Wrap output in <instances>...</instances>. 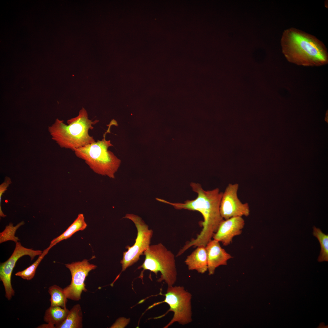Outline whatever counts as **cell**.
Wrapping results in <instances>:
<instances>
[{
    "label": "cell",
    "instance_id": "6da1fadb",
    "mask_svg": "<svg viewBox=\"0 0 328 328\" xmlns=\"http://www.w3.org/2000/svg\"><path fill=\"white\" fill-rule=\"evenodd\" d=\"M193 190L197 193L194 200H187L184 203H171L163 199L156 198L161 202L167 203L178 210L186 209L197 211L201 213L203 218L201 223L203 228L196 237L187 242L179 251L183 254L189 248L200 246H206L211 240L220 224L224 219L220 210V201L223 192L218 188L206 191L198 183H191L190 184Z\"/></svg>",
    "mask_w": 328,
    "mask_h": 328
},
{
    "label": "cell",
    "instance_id": "7a4b0ae2",
    "mask_svg": "<svg viewBox=\"0 0 328 328\" xmlns=\"http://www.w3.org/2000/svg\"><path fill=\"white\" fill-rule=\"evenodd\" d=\"M282 52L289 62L304 66H320L328 63L327 50L314 36L295 28L283 32L280 40Z\"/></svg>",
    "mask_w": 328,
    "mask_h": 328
},
{
    "label": "cell",
    "instance_id": "3957f363",
    "mask_svg": "<svg viewBox=\"0 0 328 328\" xmlns=\"http://www.w3.org/2000/svg\"><path fill=\"white\" fill-rule=\"evenodd\" d=\"M99 122L89 119L87 111L82 108L77 116L67 121V125L57 118L48 129L52 139L60 147L73 151L95 141L89 131Z\"/></svg>",
    "mask_w": 328,
    "mask_h": 328
},
{
    "label": "cell",
    "instance_id": "277c9868",
    "mask_svg": "<svg viewBox=\"0 0 328 328\" xmlns=\"http://www.w3.org/2000/svg\"><path fill=\"white\" fill-rule=\"evenodd\" d=\"M115 123V120L111 121L101 140L75 149L73 151L76 156L84 160L94 173L113 179L114 178V174L120 166L121 160L108 150V148L113 145L110 140L106 139L105 137L110 131L111 126Z\"/></svg>",
    "mask_w": 328,
    "mask_h": 328
},
{
    "label": "cell",
    "instance_id": "5b68a950",
    "mask_svg": "<svg viewBox=\"0 0 328 328\" xmlns=\"http://www.w3.org/2000/svg\"><path fill=\"white\" fill-rule=\"evenodd\" d=\"M145 258L138 269L149 270L156 275L161 273L158 282L164 281L168 286L173 285L177 280V272L175 257L162 243L150 245L143 254Z\"/></svg>",
    "mask_w": 328,
    "mask_h": 328
},
{
    "label": "cell",
    "instance_id": "8992f818",
    "mask_svg": "<svg viewBox=\"0 0 328 328\" xmlns=\"http://www.w3.org/2000/svg\"><path fill=\"white\" fill-rule=\"evenodd\" d=\"M163 295L165 297L163 301L155 303L150 307L164 302L169 306V309L166 313L156 318L162 317L170 311L173 312L172 319L164 328H167L176 322L184 325L192 322V295L190 292L182 286H168L166 293Z\"/></svg>",
    "mask_w": 328,
    "mask_h": 328
},
{
    "label": "cell",
    "instance_id": "52a82bcc",
    "mask_svg": "<svg viewBox=\"0 0 328 328\" xmlns=\"http://www.w3.org/2000/svg\"><path fill=\"white\" fill-rule=\"evenodd\" d=\"M123 218L129 219L134 222L137 228V234L134 245L131 247L127 246L128 251L123 252L122 259L120 261L122 272L124 271L138 261L140 256L143 255L149 246L153 233L152 230L149 229L148 226L139 216L127 214Z\"/></svg>",
    "mask_w": 328,
    "mask_h": 328
},
{
    "label": "cell",
    "instance_id": "ba28073f",
    "mask_svg": "<svg viewBox=\"0 0 328 328\" xmlns=\"http://www.w3.org/2000/svg\"><path fill=\"white\" fill-rule=\"evenodd\" d=\"M70 271L71 280L70 284L63 289L68 299L79 301L83 292H86L85 281L89 272L96 268L97 266L90 264L88 260L73 262L65 264Z\"/></svg>",
    "mask_w": 328,
    "mask_h": 328
},
{
    "label": "cell",
    "instance_id": "9c48e42d",
    "mask_svg": "<svg viewBox=\"0 0 328 328\" xmlns=\"http://www.w3.org/2000/svg\"><path fill=\"white\" fill-rule=\"evenodd\" d=\"M43 251L34 250L22 246L21 243H15V249L9 258L0 265V280L2 283L5 292V296L10 300L15 295V291L11 284V279L12 271L18 259L25 255H28L32 260L35 257L41 255Z\"/></svg>",
    "mask_w": 328,
    "mask_h": 328
},
{
    "label": "cell",
    "instance_id": "30bf717a",
    "mask_svg": "<svg viewBox=\"0 0 328 328\" xmlns=\"http://www.w3.org/2000/svg\"><path fill=\"white\" fill-rule=\"evenodd\" d=\"M238 184L229 183L223 193L220 210L224 220L236 217H248L250 214L248 203H242L238 197Z\"/></svg>",
    "mask_w": 328,
    "mask_h": 328
},
{
    "label": "cell",
    "instance_id": "8fae6325",
    "mask_svg": "<svg viewBox=\"0 0 328 328\" xmlns=\"http://www.w3.org/2000/svg\"><path fill=\"white\" fill-rule=\"evenodd\" d=\"M245 225L242 217H236L224 220L214 234V239L227 246L232 243L233 238L241 234Z\"/></svg>",
    "mask_w": 328,
    "mask_h": 328
},
{
    "label": "cell",
    "instance_id": "7c38bea8",
    "mask_svg": "<svg viewBox=\"0 0 328 328\" xmlns=\"http://www.w3.org/2000/svg\"><path fill=\"white\" fill-rule=\"evenodd\" d=\"M207 256L208 271L209 275H213L217 267L227 265L228 260L232 258L220 246L219 242L211 240L205 246Z\"/></svg>",
    "mask_w": 328,
    "mask_h": 328
},
{
    "label": "cell",
    "instance_id": "4fadbf2b",
    "mask_svg": "<svg viewBox=\"0 0 328 328\" xmlns=\"http://www.w3.org/2000/svg\"><path fill=\"white\" fill-rule=\"evenodd\" d=\"M187 257L185 262L189 270H195L203 274L208 270L207 254L205 246H200Z\"/></svg>",
    "mask_w": 328,
    "mask_h": 328
},
{
    "label": "cell",
    "instance_id": "5bb4252c",
    "mask_svg": "<svg viewBox=\"0 0 328 328\" xmlns=\"http://www.w3.org/2000/svg\"><path fill=\"white\" fill-rule=\"evenodd\" d=\"M69 310L59 306H50L45 312L44 320L52 325L56 328L62 323L66 319Z\"/></svg>",
    "mask_w": 328,
    "mask_h": 328
},
{
    "label": "cell",
    "instance_id": "9a60e30c",
    "mask_svg": "<svg viewBox=\"0 0 328 328\" xmlns=\"http://www.w3.org/2000/svg\"><path fill=\"white\" fill-rule=\"evenodd\" d=\"M83 314L80 306L74 305L69 310L66 319L56 328H81L83 327Z\"/></svg>",
    "mask_w": 328,
    "mask_h": 328
},
{
    "label": "cell",
    "instance_id": "2e32d148",
    "mask_svg": "<svg viewBox=\"0 0 328 328\" xmlns=\"http://www.w3.org/2000/svg\"><path fill=\"white\" fill-rule=\"evenodd\" d=\"M87 226L84 215L79 214L74 222L63 233L51 241L50 245L53 247L61 241L70 238L76 232L84 230Z\"/></svg>",
    "mask_w": 328,
    "mask_h": 328
},
{
    "label": "cell",
    "instance_id": "e0dca14e",
    "mask_svg": "<svg viewBox=\"0 0 328 328\" xmlns=\"http://www.w3.org/2000/svg\"><path fill=\"white\" fill-rule=\"evenodd\" d=\"M48 292L50 296V306L67 308L68 299L63 289L58 285H53L49 288Z\"/></svg>",
    "mask_w": 328,
    "mask_h": 328
},
{
    "label": "cell",
    "instance_id": "ac0fdd59",
    "mask_svg": "<svg viewBox=\"0 0 328 328\" xmlns=\"http://www.w3.org/2000/svg\"><path fill=\"white\" fill-rule=\"evenodd\" d=\"M313 235L319 241L321 251L318 260L319 262L328 261V234L324 233L319 228L314 226Z\"/></svg>",
    "mask_w": 328,
    "mask_h": 328
},
{
    "label": "cell",
    "instance_id": "d6986e66",
    "mask_svg": "<svg viewBox=\"0 0 328 328\" xmlns=\"http://www.w3.org/2000/svg\"><path fill=\"white\" fill-rule=\"evenodd\" d=\"M52 247V246L49 245L47 248L43 251L42 254L39 255L38 259L35 261L25 269L16 273L15 275L27 280L32 279L35 276L36 268L39 263Z\"/></svg>",
    "mask_w": 328,
    "mask_h": 328
},
{
    "label": "cell",
    "instance_id": "ffe728a7",
    "mask_svg": "<svg viewBox=\"0 0 328 328\" xmlns=\"http://www.w3.org/2000/svg\"><path fill=\"white\" fill-rule=\"evenodd\" d=\"M24 224V222L22 221L14 226L12 223H10L5 227L4 230L0 233V243L8 241H12L15 243L18 242L19 239L18 237L15 236V233L17 229Z\"/></svg>",
    "mask_w": 328,
    "mask_h": 328
},
{
    "label": "cell",
    "instance_id": "44dd1931",
    "mask_svg": "<svg viewBox=\"0 0 328 328\" xmlns=\"http://www.w3.org/2000/svg\"><path fill=\"white\" fill-rule=\"evenodd\" d=\"M129 322V319L124 317H120L110 327L111 328H123Z\"/></svg>",
    "mask_w": 328,
    "mask_h": 328
},
{
    "label": "cell",
    "instance_id": "7402d4cb",
    "mask_svg": "<svg viewBox=\"0 0 328 328\" xmlns=\"http://www.w3.org/2000/svg\"><path fill=\"white\" fill-rule=\"evenodd\" d=\"M11 183L10 179L9 178H6L5 181L1 184L0 186V203L1 204V196L2 193L6 190L7 188L9 186V185Z\"/></svg>",
    "mask_w": 328,
    "mask_h": 328
},
{
    "label": "cell",
    "instance_id": "603a6c76",
    "mask_svg": "<svg viewBox=\"0 0 328 328\" xmlns=\"http://www.w3.org/2000/svg\"><path fill=\"white\" fill-rule=\"evenodd\" d=\"M39 328H55V326L51 325V324L47 323V324H44L42 325L39 326Z\"/></svg>",
    "mask_w": 328,
    "mask_h": 328
}]
</instances>
